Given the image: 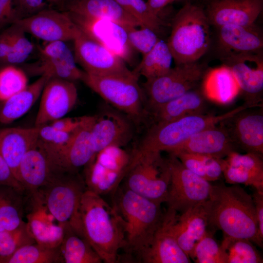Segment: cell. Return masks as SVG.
<instances>
[{"mask_svg": "<svg viewBox=\"0 0 263 263\" xmlns=\"http://www.w3.org/2000/svg\"><path fill=\"white\" fill-rule=\"evenodd\" d=\"M50 78L41 75L18 93L0 102V123L9 124L24 115L41 95Z\"/></svg>", "mask_w": 263, "mask_h": 263, "instance_id": "f546056e", "label": "cell"}, {"mask_svg": "<svg viewBox=\"0 0 263 263\" xmlns=\"http://www.w3.org/2000/svg\"><path fill=\"white\" fill-rule=\"evenodd\" d=\"M36 243L27 223L18 227L0 231V259L8 257L26 244Z\"/></svg>", "mask_w": 263, "mask_h": 263, "instance_id": "f35d334b", "label": "cell"}, {"mask_svg": "<svg viewBox=\"0 0 263 263\" xmlns=\"http://www.w3.org/2000/svg\"><path fill=\"white\" fill-rule=\"evenodd\" d=\"M248 108V106L244 104L217 115L206 113L194 114L167 123L153 124L132 153L138 156L164 151L169 152L194 134L214 126Z\"/></svg>", "mask_w": 263, "mask_h": 263, "instance_id": "5b68a950", "label": "cell"}, {"mask_svg": "<svg viewBox=\"0 0 263 263\" xmlns=\"http://www.w3.org/2000/svg\"><path fill=\"white\" fill-rule=\"evenodd\" d=\"M169 153L175 156L188 169L210 182L223 176L222 158L183 151Z\"/></svg>", "mask_w": 263, "mask_h": 263, "instance_id": "e575fe53", "label": "cell"}, {"mask_svg": "<svg viewBox=\"0 0 263 263\" xmlns=\"http://www.w3.org/2000/svg\"><path fill=\"white\" fill-rule=\"evenodd\" d=\"M0 185L12 187L23 193L25 190L15 176L0 152Z\"/></svg>", "mask_w": 263, "mask_h": 263, "instance_id": "f907efd6", "label": "cell"}, {"mask_svg": "<svg viewBox=\"0 0 263 263\" xmlns=\"http://www.w3.org/2000/svg\"><path fill=\"white\" fill-rule=\"evenodd\" d=\"M191 259L196 263H227L225 251L208 230L196 244Z\"/></svg>", "mask_w": 263, "mask_h": 263, "instance_id": "ab89813d", "label": "cell"}, {"mask_svg": "<svg viewBox=\"0 0 263 263\" xmlns=\"http://www.w3.org/2000/svg\"><path fill=\"white\" fill-rule=\"evenodd\" d=\"M256 209L258 225V239L263 245V192L255 190L252 195Z\"/></svg>", "mask_w": 263, "mask_h": 263, "instance_id": "f5cc1de1", "label": "cell"}, {"mask_svg": "<svg viewBox=\"0 0 263 263\" xmlns=\"http://www.w3.org/2000/svg\"><path fill=\"white\" fill-rule=\"evenodd\" d=\"M25 33L47 42L74 40L81 30L67 12L45 10L15 22Z\"/></svg>", "mask_w": 263, "mask_h": 263, "instance_id": "5bb4252c", "label": "cell"}, {"mask_svg": "<svg viewBox=\"0 0 263 263\" xmlns=\"http://www.w3.org/2000/svg\"><path fill=\"white\" fill-rule=\"evenodd\" d=\"M125 187L131 191L160 204L166 203L170 181L168 159L161 153L132 155L125 176Z\"/></svg>", "mask_w": 263, "mask_h": 263, "instance_id": "9c48e42d", "label": "cell"}, {"mask_svg": "<svg viewBox=\"0 0 263 263\" xmlns=\"http://www.w3.org/2000/svg\"><path fill=\"white\" fill-rule=\"evenodd\" d=\"M132 122L117 110H106L95 115L91 134L96 152L109 146L123 147L127 145L133 134Z\"/></svg>", "mask_w": 263, "mask_h": 263, "instance_id": "44dd1931", "label": "cell"}, {"mask_svg": "<svg viewBox=\"0 0 263 263\" xmlns=\"http://www.w3.org/2000/svg\"><path fill=\"white\" fill-rule=\"evenodd\" d=\"M254 108L244 109L222 122L239 150L263 155V107Z\"/></svg>", "mask_w": 263, "mask_h": 263, "instance_id": "d6986e66", "label": "cell"}, {"mask_svg": "<svg viewBox=\"0 0 263 263\" xmlns=\"http://www.w3.org/2000/svg\"><path fill=\"white\" fill-rule=\"evenodd\" d=\"M210 24L202 6L188 2L173 19L167 42L175 65L193 63L207 52Z\"/></svg>", "mask_w": 263, "mask_h": 263, "instance_id": "277c9868", "label": "cell"}, {"mask_svg": "<svg viewBox=\"0 0 263 263\" xmlns=\"http://www.w3.org/2000/svg\"><path fill=\"white\" fill-rule=\"evenodd\" d=\"M19 0H0V26L22 19Z\"/></svg>", "mask_w": 263, "mask_h": 263, "instance_id": "681fc988", "label": "cell"}, {"mask_svg": "<svg viewBox=\"0 0 263 263\" xmlns=\"http://www.w3.org/2000/svg\"><path fill=\"white\" fill-rule=\"evenodd\" d=\"M132 17L137 20L141 27H147L159 34L165 21L154 13L144 0H115Z\"/></svg>", "mask_w": 263, "mask_h": 263, "instance_id": "74e56055", "label": "cell"}, {"mask_svg": "<svg viewBox=\"0 0 263 263\" xmlns=\"http://www.w3.org/2000/svg\"><path fill=\"white\" fill-rule=\"evenodd\" d=\"M10 49V38L7 29L0 34V63H4Z\"/></svg>", "mask_w": 263, "mask_h": 263, "instance_id": "db71d44e", "label": "cell"}, {"mask_svg": "<svg viewBox=\"0 0 263 263\" xmlns=\"http://www.w3.org/2000/svg\"><path fill=\"white\" fill-rule=\"evenodd\" d=\"M172 55L167 43L160 39L155 46L142 58L133 73L146 80L153 79L167 73L171 68Z\"/></svg>", "mask_w": 263, "mask_h": 263, "instance_id": "d6a6232c", "label": "cell"}, {"mask_svg": "<svg viewBox=\"0 0 263 263\" xmlns=\"http://www.w3.org/2000/svg\"><path fill=\"white\" fill-rule=\"evenodd\" d=\"M202 83L201 88L207 98L220 104L230 102L240 93L231 72L224 65L208 70Z\"/></svg>", "mask_w": 263, "mask_h": 263, "instance_id": "4dcf8cb0", "label": "cell"}, {"mask_svg": "<svg viewBox=\"0 0 263 263\" xmlns=\"http://www.w3.org/2000/svg\"><path fill=\"white\" fill-rule=\"evenodd\" d=\"M222 248L227 256V263H262V256L251 241L224 237Z\"/></svg>", "mask_w": 263, "mask_h": 263, "instance_id": "8d00e7d4", "label": "cell"}, {"mask_svg": "<svg viewBox=\"0 0 263 263\" xmlns=\"http://www.w3.org/2000/svg\"><path fill=\"white\" fill-rule=\"evenodd\" d=\"M138 78L133 72L130 75H99L84 71L81 81L135 122H139L147 113L145 95Z\"/></svg>", "mask_w": 263, "mask_h": 263, "instance_id": "52a82bcc", "label": "cell"}, {"mask_svg": "<svg viewBox=\"0 0 263 263\" xmlns=\"http://www.w3.org/2000/svg\"><path fill=\"white\" fill-rule=\"evenodd\" d=\"M35 126L39 127L64 117L75 105L77 91L73 81L50 78L41 94Z\"/></svg>", "mask_w": 263, "mask_h": 263, "instance_id": "ac0fdd59", "label": "cell"}, {"mask_svg": "<svg viewBox=\"0 0 263 263\" xmlns=\"http://www.w3.org/2000/svg\"><path fill=\"white\" fill-rule=\"evenodd\" d=\"M180 0H148L147 3L152 11L159 16L160 13L169 4Z\"/></svg>", "mask_w": 263, "mask_h": 263, "instance_id": "11a10c76", "label": "cell"}, {"mask_svg": "<svg viewBox=\"0 0 263 263\" xmlns=\"http://www.w3.org/2000/svg\"><path fill=\"white\" fill-rule=\"evenodd\" d=\"M60 251L65 263H101L102 261L85 238L64 227Z\"/></svg>", "mask_w": 263, "mask_h": 263, "instance_id": "836d02e7", "label": "cell"}, {"mask_svg": "<svg viewBox=\"0 0 263 263\" xmlns=\"http://www.w3.org/2000/svg\"><path fill=\"white\" fill-rule=\"evenodd\" d=\"M73 41L75 60L86 73L99 75L132 74L122 58L81 31Z\"/></svg>", "mask_w": 263, "mask_h": 263, "instance_id": "9a60e30c", "label": "cell"}, {"mask_svg": "<svg viewBox=\"0 0 263 263\" xmlns=\"http://www.w3.org/2000/svg\"><path fill=\"white\" fill-rule=\"evenodd\" d=\"M22 18L45 10L66 12L72 0H19Z\"/></svg>", "mask_w": 263, "mask_h": 263, "instance_id": "c3c4849f", "label": "cell"}, {"mask_svg": "<svg viewBox=\"0 0 263 263\" xmlns=\"http://www.w3.org/2000/svg\"><path fill=\"white\" fill-rule=\"evenodd\" d=\"M80 214L84 237L105 263H117L125 246L120 220L113 205L101 196L86 189Z\"/></svg>", "mask_w": 263, "mask_h": 263, "instance_id": "7a4b0ae2", "label": "cell"}, {"mask_svg": "<svg viewBox=\"0 0 263 263\" xmlns=\"http://www.w3.org/2000/svg\"><path fill=\"white\" fill-rule=\"evenodd\" d=\"M25 73L13 66L0 71V102L23 90L27 86Z\"/></svg>", "mask_w": 263, "mask_h": 263, "instance_id": "7bdbcfd3", "label": "cell"}, {"mask_svg": "<svg viewBox=\"0 0 263 263\" xmlns=\"http://www.w3.org/2000/svg\"><path fill=\"white\" fill-rule=\"evenodd\" d=\"M86 190L78 172H61L35 193L59 224L84 237L80 207Z\"/></svg>", "mask_w": 263, "mask_h": 263, "instance_id": "8992f818", "label": "cell"}, {"mask_svg": "<svg viewBox=\"0 0 263 263\" xmlns=\"http://www.w3.org/2000/svg\"><path fill=\"white\" fill-rule=\"evenodd\" d=\"M223 175L225 182L230 184H243L253 187L255 190L263 192V181L242 169L227 164L221 159Z\"/></svg>", "mask_w": 263, "mask_h": 263, "instance_id": "7dc6e473", "label": "cell"}, {"mask_svg": "<svg viewBox=\"0 0 263 263\" xmlns=\"http://www.w3.org/2000/svg\"><path fill=\"white\" fill-rule=\"evenodd\" d=\"M220 59L233 75L244 104L250 108L263 107V52L231 55Z\"/></svg>", "mask_w": 263, "mask_h": 263, "instance_id": "7c38bea8", "label": "cell"}, {"mask_svg": "<svg viewBox=\"0 0 263 263\" xmlns=\"http://www.w3.org/2000/svg\"><path fill=\"white\" fill-rule=\"evenodd\" d=\"M207 97L197 88L164 104L150 114L153 124H161L194 114H205Z\"/></svg>", "mask_w": 263, "mask_h": 263, "instance_id": "f1b7e54d", "label": "cell"}, {"mask_svg": "<svg viewBox=\"0 0 263 263\" xmlns=\"http://www.w3.org/2000/svg\"><path fill=\"white\" fill-rule=\"evenodd\" d=\"M57 172L47 152L37 143L22 158L17 178L25 193L30 194L46 185Z\"/></svg>", "mask_w": 263, "mask_h": 263, "instance_id": "cb8c5ba5", "label": "cell"}, {"mask_svg": "<svg viewBox=\"0 0 263 263\" xmlns=\"http://www.w3.org/2000/svg\"><path fill=\"white\" fill-rule=\"evenodd\" d=\"M89 117L90 116L77 117H63L50 123V124L59 131L71 133L84 123Z\"/></svg>", "mask_w": 263, "mask_h": 263, "instance_id": "816d5d0a", "label": "cell"}, {"mask_svg": "<svg viewBox=\"0 0 263 263\" xmlns=\"http://www.w3.org/2000/svg\"><path fill=\"white\" fill-rule=\"evenodd\" d=\"M238 150L228 130L221 121L192 135L169 153L183 151L224 158Z\"/></svg>", "mask_w": 263, "mask_h": 263, "instance_id": "7402d4cb", "label": "cell"}, {"mask_svg": "<svg viewBox=\"0 0 263 263\" xmlns=\"http://www.w3.org/2000/svg\"><path fill=\"white\" fill-rule=\"evenodd\" d=\"M38 127V144L49 154L54 153L63 147L69 140L72 133L59 131L50 124Z\"/></svg>", "mask_w": 263, "mask_h": 263, "instance_id": "f6af8a7d", "label": "cell"}, {"mask_svg": "<svg viewBox=\"0 0 263 263\" xmlns=\"http://www.w3.org/2000/svg\"><path fill=\"white\" fill-rule=\"evenodd\" d=\"M7 29L10 35V49L4 63H21L32 53L33 45L26 37L24 31L17 23L12 24Z\"/></svg>", "mask_w": 263, "mask_h": 263, "instance_id": "b9f144b4", "label": "cell"}, {"mask_svg": "<svg viewBox=\"0 0 263 263\" xmlns=\"http://www.w3.org/2000/svg\"><path fill=\"white\" fill-rule=\"evenodd\" d=\"M79 29L126 63L134 62V51L131 45L128 29L112 20L89 18L67 12Z\"/></svg>", "mask_w": 263, "mask_h": 263, "instance_id": "4fadbf2b", "label": "cell"}, {"mask_svg": "<svg viewBox=\"0 0 263 263\" xmlns=\"http://www.w3.org/2000/svg\"><path fill=\"white\" fill-rule=\"evenodd\" d=\"M224 159L229 165L239 168L263 181V155L252 152L243 154L234 151Z\"/></svg>", "mask_w": 263, "mask_h": 263, "instance_id": "ee69618b", "label": "cell"}, {"mask_svg": "<svg viewBox=\"0 0 263 263\" xmlns=\"http://www.w3.org/2000/svg\"><path fill=\"white\" fill-rule=\"evenodd\" d=\"M209 69L198 61L175 65L166 74L146 80L143 92L147 113L197 88Z\"/></svg>", "mask_w": 263, "mask_h": 263, "instance_id": "ba28073f", "label": "cell"}, {"mask_svg": "<svg viewBox=\"0 0 263 263\" xmlns=\"http://www.w3.org/2000/svg\"><path fill=\"white\" fill-rule=\"evenodd\" d=\"M24 194L12 187L0 185V231L15 229L24 222Z\"/></svg>", "mask_w": 263, "mask_h": 263, "instance_id": "1f68e13d", "label": "cell"}, {"mask_svg": "<svg viewBox=\"0 0 263 263\" xmlns=\"http://www.w3.org/2000/svg\"><path fill=\"white\" fill-rule=\"evenodd\" d=\"M203 0L206 3H207L209 1H211L212 0Z\"/></svg>", "mask_w": 263, "mask_h": 263, "instance_id": "9f6ffc18", "label": "cell"}, {"mask_svg": "<svg viewBox=\"0 0 263 263\" xmlns=\"http://www.w3.org/2000/svg\"><path fill=\"white\" fill-rule=\"evenodd\" d=\"M131 28L127 30L128 38L132 48L142 55L150 52L160 39L158 34L147 27Z\"/></svg>", "mask_w": 263, "mask_h": 263, "instance_id": "bcb514c9", "label": "cell"}, {"mask_svg": "<svg viewBox=\"0 0 263 263\" xmlns=\"http://www.w3.org/2000/svg\"><path fill=\"white\" fill-rule=\"evenodd\" d=\"M205 205L209 225L221 230L224 237L248 239L262 247L252 196L240 186L212 185Z\"/></svg>", "mask_w": 263, "mask_h": 263, "instance_id": "6da1fadb", "label": "cell"}, {"mask_svg": "<svg viewBox=\"0 0 263 263\" xmlns=\"http://www.w3.org/2000/svg\"><path fill=\"white\" fill-rule=\"evenodd\" d=\"M95 19L112 20L128 29L141 27L115 0H72L66 11Z\"/></svg>", "mask_w": 263, "mask_h": 263, "instance_id": "83f0119b", "label": "cell"}, {"mask_svg": "<svg viewBox=\"0 0 263 263\" xmlns=\"http://www.w3.org/2000/svg\"><path fill=\"white\" fill-rule=\"evenodd\" d=\"M263 0H212L206 3V14L211 26H250L262 12Z\"/></svg>", "mask_w": 263, "mask_h": 263, "instance_id": "ffe728a7", "label": "cell"}, {"mask_svg": "<svg viewBox=\"0 0 263 263\" xmlns=\"http://www.w3.org/2000/svg\"><path fill=\"white\" fill-rule=\"evenodd\" d=\"M59 247H48L37 243L26 244L10 256L0 259V263H63Z\"/></svg>", "mask_w": 263, "mask_h": 263, "instance_id": "d590c367", "label": "cell"}, {"mask_svg": "<svg viewBox=\"0 0 263 263\" xmlns=\"http://www.w3.org/2000/svg\"><path fill=\"white\" fill-rule=\"evenodd\" d=\"M170 181L166 203L182 213L209 199L212 185L186 168L174 155L168 158Z\"/></svg>", "mask_w": 263, "mask_h": 263, "instance_id": "8fae6325", "label": "cell"}, {"mask_svg": "<svg viewBox=\"0 0 263 263\" xmlns=\"http://www.w3.org/2000/svg\"><path fill=\"white\" fill-rule=\"evenodd\" d=\"M40 58L56 66L63 67L75 72H80L76 65L75 56L64 41L48 42L39 49Z\"/></svg>", "mask_w": 263, "mask_h": 263, "instance_id": "60d3db41", "label": "cell"}, {"mask_svg": "<svg viewBox=\"0 0 263 263\" xmlns=\"http://www.w3.org/2000/svg\"><path fill=\"white\" fill-rule=\"evenodd\" d=\"M38 139V127L0 129V152L16 178L22 158Z\"/></svg>", "mask_w": 263, "mask_h": 263, "instance_id": "484cf974", "label": "cell"}, {"mask_svg": "<svg viewBox=\"0 0 263 263\" xmlns=\"http://www.w3.org/2000/svg\"><path fill=\"white\" fill-rule=\"evenodd\" d=\"M177 215L176 211L168 208L149 245L136 255L139 261L144 263H191L173 233L172 225Z\"/></svg>", "mask_w": 263, "mask_h": 263, "instance_id": "e0dca14e", "label": "cell"}, {"mask_svg": "<svg viewBox=\"0 0 263 263\" xmlns=\"http://www.w3.org/2000/svg\"><path fill=\"white\" fill-rule=\"evenodd\" d=\"M95 115L89 119L72 132L66 144L57 151L48 154L56 170L78 172L84 168L96 153L91 134Z\"/></svg>", "mask_w": 263, "mask_h": 263, "instance_id": "2e32d148", "label": "cell"}, {"mask_svg": "<svg viewBox=\"0 0 263 263\" xmlns=\"http://www.w3.org/2000/svg\"><path fill=\"white\" fill-rule=\"evenodd\" d=\"M132 158L123 147L111 146L98 152L84 167L86 189L102 196L114 193L124 180Z\"/></svg>", "mask_w": 263, "mask_h": 263, "instance_id": "30bf717a", "label": "cell"}, {"mask_svg": "<svg viewBox=\"0 0 263 263\" xmlns=\"http://www.w3.org/2000/svg\"><path fill=\"white\" fill-rule=\"evenodd\" d=\"M32 211L27 215V224L36 243L55 248L60 246L64 236V227L53 222L55 219L36 195H30Z\"/></svg>", "mask_w": 263, "mask_h": 263, "instance_id": "4316f807", "label": "cell"}, {"mask_svg": "<svg viewBox=\"0 0 263 263\" xmlns=\"http://www.w3.org/2000/svg\"><path fill=\"white\" fill-rule=\"evenodd\" d=\"M205 203L190 207L177 215L172 231L179 245L191 258L195 246L209 225Z\"/></svg>", "mask_w": 263, "mask_h": 263, "instance_id": "d4e9b609", "label": "cell"}, {"mask_svg": "<svg viewBox=\"0 0 263 263\" xmlns=\"http://www.w3.org/2000/svg\"><path fill=\"white\" fill-rule=\"evenodd\" d=\"M113 206L122 228L127 254L136 255L147 247L161 224V204L143 197L125 187L113 193Z\"/></svg>", "mask_w": 263, "mask_h": 263, "instance_id": "3957f363", "label": "cell"}, {"mask_svg": "<svg viewBox=\"0 0 263 263\" xmlns=\"http://www.w3.org/2000/svg\"><path fill=\"white\" fill-rule=\"evenodd\" d=\"M217 29L221 58L263 52V33L255 24L250 26L227 25Z\"/></svg>", "mask_w": 263, "mask_h": 263, "instance_id": "603a6c76", "label": "cell"}]
</instances>
